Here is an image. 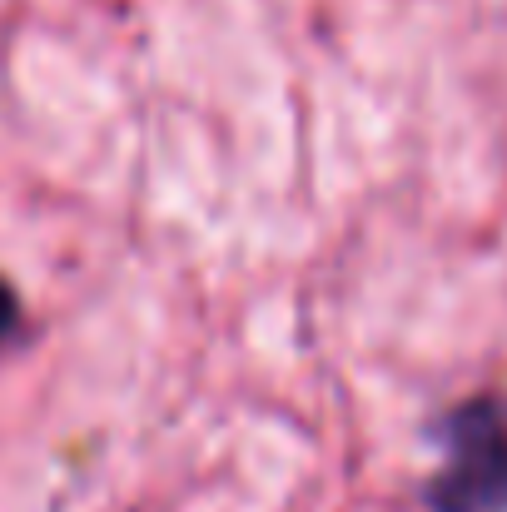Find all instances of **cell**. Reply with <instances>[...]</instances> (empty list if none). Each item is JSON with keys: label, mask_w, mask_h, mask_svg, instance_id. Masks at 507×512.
Returning <instances> with one entry per match:
<instances>
[{"label": "cell", "mask_w": 507, "mask_h": 512, "mask_svg": "<svg viewBox=\"0 0 507 512\" xmlns=\"http://www.w3.org/2000/svg\"><path fill=\"white\" fill-rule=\"evenodd\" d=\"M15 319H20V304H15V289L0 279V339L15 329Z\"/></svg>", "instance_id": "obj_2"}, {"label": "cell", "mask_w": 507, "mask_h": 512, "mask_svg": "<svg viewBox=\"0 0 507 512\" xmlns=\"http://www.w3.org/2000/svg\"><path fill=\"white\" fill-rule=\"evenodd\" d=\"M443 463L423 488L428 512H507V393H478L438 423Z\"/></svg>", "instance_id": "obj_1"}]
</instances>
